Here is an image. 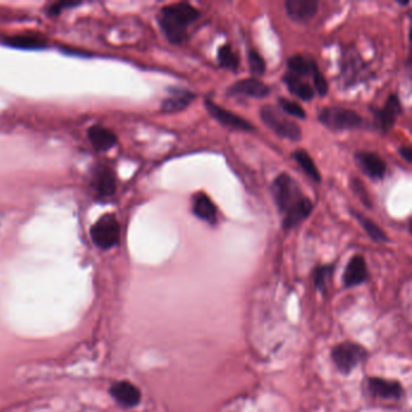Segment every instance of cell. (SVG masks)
<instances>
[{"label":"cell","instance_id":"cell-1","mask_svg":"<svg viewBox=\"0 0 412 412\" xmlns=\"http://www.w3.org/2000/svg\"><path fill=\"white\" fill-rule=\"evenodd\" d=\"M201 13L186 1L167 5L160 10L158 26L171 44L180 45L188 38V28L196 22Z\"/></svg>","mask_w":412,"mask_h":412},{"label":"cell","instance_id":"cell-2","mask_svg":"<svg viewBox=\"0 0 412 412\" xmlns=\"http://www.w3.org/2000/svg\"><path fill=\"white\" fill-rule=\"evenodd\" d=\"M271 193L281 214H284L285 212L289 211L291 207H294L298 202L305 198L298 181L290 176L289 173L285 172L276 177L272 181Z\"/></svg>","mask_w":412,"mask_h":412},{"label":"cell","instance_id":"cell-3","mask_svg":"<svg viewBox=\"0 0 412 412\" xmlns=\"http://www.w3.org/2000/svg\"><path fill=\"white\" fill-rule=\"evenodd\" d=\"M260 118L265 126L275 132L277 136L291 142L301 141L303 131L300 126L288 116H285L276 107L263 106L260 109Z\"/></svg>","mask_w":412,"mask_h":412},{"label":"cell","instance_id":"cell-4","mask_svg":"<svg viewBox=\"0 0 412 412\" xmlns=\"http://www.w3.org/2000/svg\"><path fill=\"white\" fill-rule=\"evenodd\" d=\"M318 120L331 131H347L363 128L364 120L357 111L341 107H327L320 110Z\"/></svg>","mask_w":412,"mask_h":412},{"label":"cell","instance_id":"cell-5","mask_svg":"<svg viewBox=\"0 0 412 412\" xmlns=\"http://www.w3.org/2000/svg\"><path fill=\"white\" fill-rule=\"evenodd\" d=\"M90 235L93 243L101 249H111L118 246L121 238V226L116 217L111 213L102 215L92 225Z\"/></svg>","mask_w":412,"mask_h":412},{"label":"cell","instance_id":"cell-6","mask_svg":"<svg viewBox=\"0 0 412 412\" xmlns=\"http://www.w3.org/2000/svg\"><path fill=\"white\" fill-rule=\"evenodd\" d=\"M334 364L342 373H350L366 358V351L363 346L352 342H343L335 346L331 352Z\"/></svg>","mask_w":412,"mask_h":412},{"label":"cell","instance_id":"cell-7","mask_svg":"<svg viewBox=\"0 0 412 412\" xmlns=\"http://www.w3.org/2000/svg\"><path fill=\"white\" fill-rule=\"evenodd\" d=\"M205 108L208 111V114L211 115L215 121H218L220 125H223L224 128L242 132L256 131L254 125L250 121L242 118L240 115L233 114L231 111L224 109L223 107L215 104L214 102L208 99V98L205 99Z\"/></svg>","mask_w":412,"mask_h":412},{"label":"cell","instance_id":"cell-8","mask_svg":"<svg viewBox=\"0 0 412 412\" xmlns=\"http://www.w3.org/2000/svg\"><path fill=\"white\" fill-rule=\"evenodd\" d=\"M271 93V88L258 78H246L238 80L228 86L226 95L228 97L245 96L250 98H266Z\"/></svg>","mask_w":412,"mask_h":412},{"label":"cell","instance_id":"cell-9","mask_svg":"<svg viewBox=\"0 0 412 412\" xmlns=\"http://www.w3.org/2000/svg\"><path fill=\"white\" fill-rule=\"evenodd\" d=\"M373 113L377 128L382 132L390 131L394 128L395 123L403 113L399 97L397 95H390L385 106L382 107L381 109H373Z\"/></svg>","mask_w":412,"mask_h":412},{"label":"cell","instance_id":"cell-10","mask_svg":"<svg viewBox=\"0 0 412 412\" xmlns=\"http://www.w3.org/2000/svg\"><path fill=\"white\" fill-rule=\"evenodd\" d=\"M320 8L317 0H287L285 13L296 23L310 22L316 16Z\"/></svg>","mask_w":412,"mask_h":412},{"label":"cell","instance_id":"cell-11","mask_svg":"<svg viewBox=\"0 0 412 412\" xmlns=\"http://www.w3.org/2000/svg\"><path fill=\"white\" fill-rule=\"evenodd\" d=\"M171 96L165 98L161 104V111L165 114H176L183 110L188 109L196 99V93L191 92L190 90L181 88H173L168 90Z\"/></svg>","mask_w":412,"mask_h":412},{"label":"cell","instance_id":"cell-12","mask_svg":"<svg viewBox=\"0 0 412 412\" xmlns=\"http://www.w3.org/2000/svg\"><path fill=\"white\" fill-rule=\"evenodd\" d=\"M92 188L99 198H108L116 191V177L109 166H98L93 172Z\"/></svg>","mask_w":412,"mask_h":412},{"label":"cell","instance_id":"cell-13","mask_svg":"<svg viewBox=\"0 0 412 412\" xmlns=\"http://www.w3.org/2000/svg\"><path fill=\"white\" fill-rule=\"evenodd\" d=\"M355 158L360 170L371 179H382L386 174V163L377 153L362 151L355 153Z\"/></svg>","mask_w":412,"mask_h":412},{"label":"cell","instance_id":"cell-14","mask_svg":"<svg viewBox=\"0 0 412 412\" xmlns=\"http://www.w3.org/2000/svg\"><path fill=\"white\" fill-rule=\"evenodd\" d=\"M313 211V203L311 200L305 196L301 201L298 202L294 207H291L289 211L283 214L282 228L284 231H289L295 226L301 224L303 220H306Z\"/></svg>","mask_w":412,"mask_h":412},{"label":"cell","instance_id":"cell-15","mask_svg":"<svg viewBox=\"0 0 412 412\" xmlns=\"http://www.w3.org/2000/svg\"><path fill=\"white\" fill-rule=\"evenodd\" d=\"M110 393L118 404L126 408H133L141 401V392L135 385L128 381L114 383L110 388Z\"/></svg>","mask_w":412,"mask_h":412},{"label":"cell","instance_id":"cell-16","mask_svg":"<svg viewBox=\"0 0 412 412\" xmlns=\"http://www.w3.org/2000/svg\"><path fill=\"white\" fill-rule=\"evenodd\" d=\"M193 214L208 224L215 225L218 220V210L206 193H198L193 198Z\"/></svg>","mask_w":412,"mask_h":412},{"label":"cell","instance_id":"cell-17","mask_svg":"<svg viewBox=\"0 0 412 412\" xmlns=\"http://www.w3.org/2000/svg\"><path fill=\"white\" fill-rule=\"evenodd\" d=\"M368 277L366 263L362 255H355L347 263L346 271L343 275V282L347 288L364 283Z\"/></svg>","mask_w":412,"mask_h":412},{"label":"cell","instance_id":"cell-18","mask_svg":"<svg viewBox=\"0 0 412 412\" xmlns=\"http://www.w3.org/2000/svg\"><path fill=\"white\" fill-rule=\"evenodd\" d=\"M88 141L91 142L95 149L98 151H108L114 148L118 143V138L114 132L101 125H95L88 131Z\"/></svg>","mask_w":412,"mask_h":412},{"label":"cell","instance_id":"cell-19","mask_svg":"<svg viewBox=\"0 0 412 412\" xmlns=\"http://www.w3.org/2000/svg\"><path fill=\"white\" fill-rule=\"evenodd\" d=\"M369 388L373 394L385 399H398L403 394V388L397 381L373 377L369 380Z\"/></svg>","mask_w":412,"mask_h":412},{"label":"cell","instance_id":"cell-20","mask_svg":"<svg viewBox=\"0 0 412 412\" xmlns=\"http://www.w3.org/2000/svg\"><path fill=\"white\" fill-rule=\"evenodd\" d=\"M283 83L287 85L289 92L298 97V99H301V101L310 102L316 96L315 88H312L307 81H305L303 78L290 74L288 71H285V74L283 75Z\"/></svg>","mask_w":412,"mask_h":412},{"label":"cell","instance_id":"cell-21","mask_svg":"<svg viewBox=\"0 0 412 412\" xmlns=\"http://www.w3.org/2000/svg\"><path fill=\"white\" fill-rule=\"evenodd\" d=\"M287 67H288V71H287L288 73L303 78V79L312 78L313 74L320 69L315 60L305 57L303 55L291 56L287 62Z\"/></svg>","mask_w":412,"mask_h":412},{"label":"cell","instance_id":"cell-22","mask_svg":"<svg viewBox=\"0 0 412 412\" xmlns=\"http://www.w3.org/2000/svg\"><path fill=\"white\" fill-rule=\"evenodd\" d=\"M350 212H351L352 217L355 218V220L359 223L360 226L363 228L366 235L371 238V241L376 242V243H387V242L390 241L385 231L375 221L369 219L366 215L360 213V212L355 211V210H350Z\"/></svg>","mask_w":412,"mask_h":412},{"label":"cell","instance_id":"cell-23","mask_svg":"<svg viewBox=\"0 0 412 412\" xmlns=\"http://www.w3.org/2000/svg\"><path fill=\"white\" fill-rule=\"evenodd\" d=\"M293 158H294L296 163H298L300 168L303 170L307 176L310 177L312 180H315L317 183L322 181V177H320V172L317 168L316 163L313 161V158L310 156V153L303 149L295 150L293 153Z\"/></svg>","mask_w":412,"mask_h":412},{"label":"cell","instance_id":"cell-24","mask_svg":"<svg viewBox=\"0 0 412 412\" xmlns=\"http://www.w3.org/2000/svg\"><path fill=\"white\" fill-rule=\"evenodd\" d=\"M218 63L223 69L237 71L240 67V56L231 48V45L225 44L218 50Z\"/></svg>","mask_w":412,"mask_h":412},{"label":"cell","instance_id":"cell-25","mask_svg":"<svg viewBox=\"0 0 412 412\" xmlns=\"http://www.w3.org/2000/svg\"><path fill=\"white\" fill-rule=\"evenodd\" d=\"M6 43L13 48H44L46 45L45 40L41 36H33V34L11 36L6 40Z\"/></svg>","mask_w":412,"mask_h":412},{"label":"cell","instance_id":"cell-26","mask_svg":"<svg viewBox=\"0 0 412 412\" xmlns=\"http://www.w3.org/2000/svg\"><path fill=\"white\" fill-rule=\"evenodd\" d=\"M277 102H278V109H281L282 113H285V114L290 115V116L300 118V120H305L306 118V111L296 102L290 101V99L285 98V97H280L277 99Z\"/></svg>","mask_w":412,"mask_h":412},{"label":"cell","instance_id":"cell-27","mask_svg":"<svg viewBox=\"0 0 412 412\" xmlns=\"http://www.w3.org/2000/svg\"><path fill=\"white\" fill-rule=\"evenodd\" d=\"M333 272V265H322V266L315 270V273H313L315 285H316L317 289L320 290L322 293H324L325 289H327V283L329 281Z\"/></svg>","mask_w":412,"mask_h":412},{"label":"cell","instance_id":"cell-28","mask_svg":"<svg viewBox=\"0 0 412 412\" xmlns=\"http://www.w3.org/2000/svg\"><path fill=\"white\" fill-rule=\"evenodd\" d=\"M248 63H249V71L255 76H261L266 71V62L263 56L255 50H249L248 53ZM254 76V78H255Z\"/></svg>","mask_w":412,"mask_h":412},{"label":"cell","instance_id":"cell-29","mask_svg":"<svg viewBox=\"0 0 412 412\" xmlns=\"http://www.w3.org/2000/svg\"><path fill=\"white\" fill-rule=\"evenodd\" d=\"M350 186H351L352 191H353L355 196L362 201V203L368 208H371V198L369 196L368 190L365 188L363 183L358 178L352 177L351 179H350Z\"/></svg>","mask_w":412,"mask_h":412},{"label":"cell","instance_id":"cell-30","mask_svg":"<svg viewBox=\"0 0 412 412\" xmlns=\"http://www.w3.org/2000/svg\"><path fill=\"white\" fill-rule=\"evenodd\" d=\"M74 5H76V3H56L48 9V13L51 15H60L63 11V8H71Z\"/></svg>","mask_w":412,"mask_h":412},{"label":"cell","instance_id":"cell-31","mask_svg":"<svg viewBox=\"0 0 412 412\" xmlns=\"http://www.w3.org/2000/svg\"><path fill=\"white\" fill-rule=\"evenodd\" d=\"M399 155L406 163H412V149L410 146H400Z\"/></svg>","mask_w":412,"mask_h":412},{"label":"cell","instance_id":"cell-32","mask_svg":"<svg viewBox=\"0 0 412 412\" xmlns=\"http://www.w3.org/2000/svg\"><path fill=\"white\" fill-rule=\"evenodd\" d=\"M397 4L400 5V6H408L410 5V1H398L397 0Z\"/></svg>","mask_w":412,"mask_h":412}]
</instances>
